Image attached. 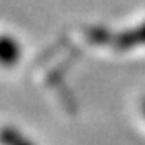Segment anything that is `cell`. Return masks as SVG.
I'll return each instance as SVG.
<instances>
[{
    "label": "cell",
    "instance_id": "3957f363",
    "mask_svg": "<svg viewBox=\"0 0 145 145\" xmlns=\"http://www.w3.org/2000/svg\"><path fill=\"white\" fill-rule=\"evenodd\" d=\"M143 110H145V103H143Z\"/></svg>",
    "mask_w": 145,
    "mask_h": 145
},
{
    "label": "cell",
    "instance_id": "7a4b0ae2",
    "mask_svg": "<svg viewBox=\"0 0 145 145\" xmlns=\"http://www.w3.org/2000/svg\"><path fill=\"white\" fill-rule=\"evenodd\" d=\"M16 145H28V143H26V142H23V140L16 135Z\"/></svg>",
    "mask_w": 145,
    "mask_h": 145
},
{
    "label": "cell",
    "instance_id": "6da1fadb",
    "mask_svg": "<svg viewBox=\"0 0 145 145\" xmlns=\"http://www.w3.org/2000/svg\"><path fill=\"white\" fill-rule=\"evenodd\" d=\"M114 42H116V46L121 47V49L145 44V25H143V26H138V28H135L133 32L122 33L121 37H117L116 40H114Z\"/></svg>",
    "mask_w": 145,
    "mask_h": 145
}]
</instances>
